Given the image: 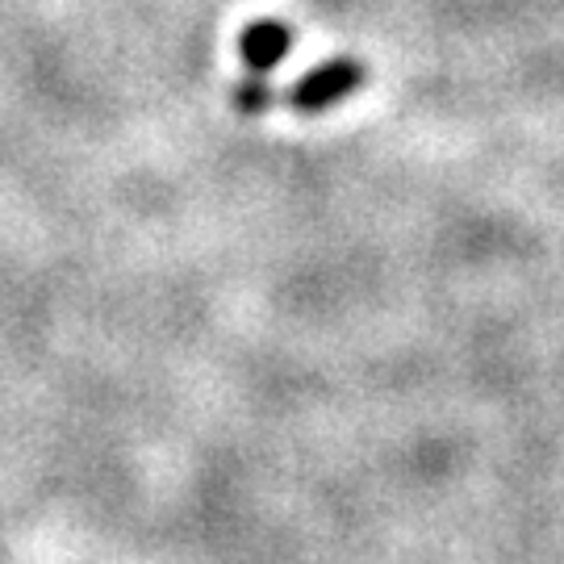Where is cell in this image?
<instances>
[{
  "label": "cell",
  "instance_id": "6da1fadb",
  "mask_svg": "<svg viewBox=\"0 0 564 564\" xmlns=\"http://www.w3.org/2000/svg\"><path fill=\"white\" fill-rule=\"evenodd\" d=\"M360 84H364L360 63L356 59H330V63H323V67H314L305 80L293 84L289 101H293V109H302V113H323V109H330L335 101L351 97Z\"/></svg>",
  "mask_w": 564,
  "mask_h": 564
},
{
  "label": "cell",
  "instance_id": "7a4b0ae2",
  "mask_svg": "<svg viewBox=\"0 0 564 564\" xmlns=\"http://www.w3.org/2000/svg\"><path fill=\"white\" fill-rule=\"evenodd\" d=\"M239 46H242V63H247L251 72H272V67L289 55L293 30H289L284 21H256V25L242 30Z\"/></svg>",
  "mask_w": 564,
  "mask_h": 564
},
{
  "label": "cell",
  "instance_id": "3957f363",
  "mask_svg": "<svg viewBox=\"0 0 564 564\" xmlns=\"http://www.w3.org/2000/svg\"><path fill=\"white\" fill-rule=\"evenodd\" d=\"M235 101H239L242 113H263V109L272 105V88H268L263 80H247V84H239Z\"/></svg>",
  "mask_w": 564,
  "mask_h": 564
}]
</instances>
